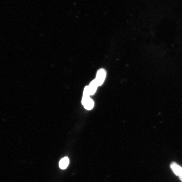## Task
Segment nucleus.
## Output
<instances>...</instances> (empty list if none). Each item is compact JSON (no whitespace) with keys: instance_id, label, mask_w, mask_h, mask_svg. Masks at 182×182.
Segmentation results:
<instances>
[{"instance_id":"nucleus-1","label":"nucleus","mask_w":182,"mask_h":182,"mask_svg":"<svg viewBox=\"0 0 182 182\" xmlns=\"http://www.w3.org/2000/svg\"><path fill=\"white\" fill-rule=\"evenodd\" d=\"M106 75L105 71L103 68L97 71L96 80L99 86L101 85L104 83Z\"/></svg>"},{"instance_id":"nucleus-2","label":"nucleus","mask_w":182,"mask_h":182,"mask_svg":"<svg viewBox=\"0 0 182 182\" xmlns=\"http://www.w3.org/2000/svg\"><path fill=\"white\" fill-rule=\"evenodd\" d=\"M170 167L173 172L177 176H179L182 173V168L175 162L171 163Z\"/></svg>"},{"instance_id":"nucleus-3","label":"nucleus","mask_w":182,"mask_h":182,"mask_svg":"<svg viewBox=\"0 0 182 182\" xmlns=\"http://www.w3.org/2000/svg\"><path fill=\"white\" fill-rule=\"evenodd\" d=\"M98 86V84L96 79H94L91 82L88 86L91 95H93L95 93L97 86Z\"/></svg>"},{"instance_id":"nucleus-4","label":"nucleus","mask_w":182,"mask_h":182,"mask_svg":"<svg viewBox=\"0 0 182 182\" xmlns=\"http://www.w3.org/2000/svg\"><path fill=\"white\" fill-rule=\"evenodd\" d=\"M69 160L68 158L65 157L60 160L59 163V167L62 169H65L69 164Z\"/></svg>"},{"instance_id":"nucleus-5","label":"nucleus","mask_w":182,"mask_h":182,"mask_svg":"<svg viewBox=\"0 0 182 182\" xmlns=\"http://www.w3.org/2000/svg\"><path fill=\"white\" fill-rule=\"evenodd\" d=\"M84 108L87 110H91L94 106V103L93 100L89 98L83 104Z\"/></svg>"},{"instance_id":"nucleus-6","label":"nucleus","mask_w":182,"mask_h":182,"mask_svg":"<svg viewBox=\"0 0 182 182\" xmlns=\"http://www.w3.org/2000/svg\"><path fill=\"white\" fill-rule=\"evenodd\" d=\"M179 179H180V180L182 181V173L181 175H179Z\"/></svg>"}]
</instances>
